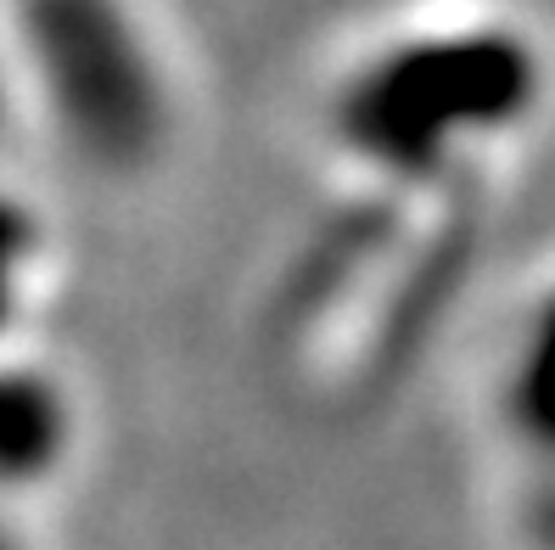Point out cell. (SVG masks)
<instances>
[{
    "instance_id": "6da1fadb",
    "label": "cell",
    "mask_w": 555,
    "mask_h": 550,
    "mask_svg": "<svg viewBox=\"0 0 555 550\" xmlns=\"http://www.w3.org/2000/svg\"><path fill=\"white\" fill-rule=\"evenodd\" d=\"M550 129L555 28L521 0H410L325 90V136L371 208L482 225Z\"/></svg>"
},
{
    "instance_id": "7a4b0ae2",
    "label": "cell",
    "mask_w": 555,
    "mask_h": 550,
    "mask_svg": "<svg viewBox=\"0 0 555 550\" xmlns=\"http://www.w3.org/2000/svg\"><path fill=\"white\" fill-rule=\"evenodd\" d=\"M494 427L521 477L539 483L544 523L555 528V265L528 281L511 309L494 371Z\"/></svg>"
},
{
    "instance_id": "3957f363",
    "label": "cell",
    "mask_w": 555,
    "mask_h": 550,
    "mask_svg": "<svg viewBox=\"0 0 555 550\" xmlns=\"http://www.w3.org/2000/svg\"><path fill=\"white\" fill-rule=\"evenodd\" d=\"M62 449V410L51 394H23V387L0 382V483H40Z\"/></svg>"
},
{
    "instance_id": "277c9868",
    "label": "cell",
    "mask_w": 555,
    "mask_h": 550,
    "mask_svg": "<svg viewBox=\"0 0 555 550\" xmlns=\"http://www.w3.org/2000/svg\"><path fill=\"white\" fill-rule=\"evenodd\" d=\"M0 550H7V545H0Z\"/></svg>"
}]
</instances>
